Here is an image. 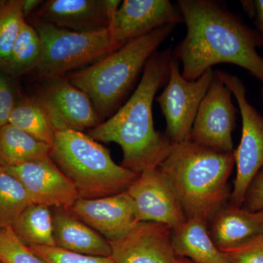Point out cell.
I'll list each match as a JSON object with an SVG mask.
<instances>
[{
    "mask_svg": "<svg viewBox=\"0 0 263 263\" xmlns=\"http://www.w3.org/2000/svg\"><path fill=\"white\" fill-rule=\"evenodd\" d=\"M186 24L183 41L173 51L183 77L195 81L218 64L243 67L263 84V58L257 48L262 36L222 5L211 0H179Z\"/></svg>",
    "mask_w": 263,
    "mask_h": 263,
    "instance_id": "cell-1",
    "label": "cell"
},
{
    "mask_svg": "<svg viewBox=\"0 0 263 263\" xmlns=\"http://www.w3.org/2000/svg\"><path fill=\"white\" fill-rule=\"evenodd\" d=\"M172 59L171 48L155 52L129 100L114 115L88 131L95 141L117 143L122 151V166L138 174L160 167L172 145L167 135L156 130L152 112L155 95L168 79Z\"/></svg>",
    "mask_w": 263,
    "mask_h": 263,
    "instance_id": "cell-2",
    "label": "cell"
},
{
    "mask_svg": "<svg viewBox=\"0 0 263 263\" xmlns=\"http://www.w3.org/2000/svg\"><path fill=\"white\" fill-rule=\"evenodd\" d=\"M233 153L216 152L190 141L172 143L160 169L176 190L186 219L212 220L230 198L228 180Z\"/></svg>",
    "mask_w": 263,
    "mask_h": 263,
    "instance_id": "cell-3",
    "label": "cell"
},
{
    "mask_svg": "<svg viewBox=\"0 0 263 263\" xmlns=\"http://www.w3.org/2000/svg\"><path fill=\"white\" fill-rule=\"evenodd\" d=\"M176 25H167L129 41L117 51L67 76L92 102L102 122L114 115L141 71L169 37Z\"/></svg>",
    "mask_w": 263,
    "mask_h": 263,
    "instance_id": "cell-4",
    "label": "cell"
},
{
    "mask_svg": "<svg viewBox=\"0 0 263 263\" xmlns=\"http://www.w3.org/2000/svg\"><path fill=\"white\" fill-rule=\"evenodd\" d=\"M50 157L80 198L124 193L139 176L116 163L106 148L83 132L56 131Z\"/></svg>",
    "mask_w": 263,
    "mask_h": 263,
    "instance_id": "cell-5",
    "label": "cell"
},
{
    "mask_svg": "<svg viewBox=\"0 0 263 263\" xmlns=\"http://www.w3.org/2000/svg\"><path fill=\"white\" fill-rule=\"evenodd\" d=\"M42 42V54L34 77L41 81L65 77L78 67L90 65L117 51L118 43L108 27L75 32L42 22H32Z\"/></svg>",
    "mask_w": 263,
    "mask_h": 263,
    "instance_id": "cell-6",
    "label": "cell"
},
{
    "mask_svg": "<svg viewBox=\"0 0 263 263\" xmlns=\"http://www.w3.org/2000/svg\"><path fill=\"white\" fill-rule=\"evenodd\" d=\"M215 72L234 95L241 115V138L233 152L236 176L230 198L231 205L241 207L251 183L263 168V117L249 103L239 78L224 71Z\"/></svg>",
    "mask_w": 263,
    "mask_h": 263,
    "instance_id": "cell-7",
    "label": "cell"
},
{
    "mask_svg": "<svg viewBox=\"0 0 263 263\" xmlns=\"http://www.w3.org/2000/svg\"><path fill=\"white\" fill-rule=\"evenodd\" d=\"M214 77L212 69L195 81H187L173 57L163 91L157 98L167 123V134L172 143L190 140L199 106Z\"/></svg>",
    "mask_w": 263,
    "mask_h": 263,
    "instance_id": "cell-8",
    "label": "cell"
},
{
    "mask_svg": "<svg viewBox=\"0 0 263 263\" xmlns=\"http://www.w3.org/2000/svg\"><path fill=\"white\" fill-rule=\"evenodd\" d=\"M232 92L216 76L199 106L190 141L216 152L233 153L237 110Z\"/></svg>",
    "mask_w": 263,
    "mask_h": 263,
    "instance_id": "cell-9",
    "label": "cell"
},
{
    "mask_svg": "<svg viewBox=\"0 0 263 263\" xmlns=\"http://www.w3.org/2000/svg\"><path fill=\"white\" fill-rule=\"evenodd\" d=\"M35 98L56 131L90 130L102 123L89 96L67 78L45 81Z\"/></svg>",
    "mask_w": 263,
    "mask_h": 263,
    "instance_id": "cell-10",
    "label": "cell"
},
{
    "mask_svg": "<svg viewBox=\"0 0 263 263\" xmlns=\"http://www.w3.org/2000/svg\"><path fill=\"white\" fill-rule=\"evenodd\" d=\"M127 192L140 222L160 223L174 230L186 220L174 186L160 167L143 171Z\"/></svg>",
    "mask_w": 263,
    "mask_h": 263,
    "instance_id": "cell-11",
    "label": "cell"
},
{
    "mask_svg": "<svg viewBox=\"0 0 263 263\" xmlns=\"http://www.w3.org/2000/svg\"><path fill=\"white\" fill-rule=\"evenodd\" d=\"M3 168L22 183L32 204L70 209L80 198L74 185L51 157Z\"/></svg>",
    "mask_w": 263,
    "mask_h": 263,
    "instance_id": "cell-12",
    "label": "cell"
},
{
    "mask_svg": "<svg viewBox=\"0 0 263 263\" xmlns=\"http://www.w3.org/2000/svg\"><path fill=\"white\" fill-rule=\"evenodd\" d=\"M121 3L117 0H48L32 15V22L75 32L107 28Z\"/></svg>",
    "mask_w": 263,
    "mask_h": 263,
    "instance_id": "cell-13",
    "label": "cell"
},
{
    "mask_svg": "<svg viewBox=\"0 0 263 263\" xmlns=\"http://www.w3.org/2000/svg\"><path fill=\"white\" fill-rule=\"evenodd\" d=\"M181 22L182 15L169 0H124L108 28L114 39L124 46L155 29Z\"/></svg>",
    "mask_w": 263,
    "mask_h": 263,
    "instance_id": "cell-14",
    "label": "cell"
},
{
    "mask_svg": "<svg viewBox=\"0 0 263 263\" xmlns=\"http://www.w3.org/2000/svg\"><path fill=\"white\" fill-rule=\"evenodd\" d=\"M67 209L108 241L125 236L140 222L127 191L100 198H79Z\"/></svg>",
    "mask_w": 263,
    "mask_h": 263,
    "instance_id": "cell-15",
    "label": "cell"
},
{
    "mask_svg": "<svg viewBox=\"0 0 263 263\" xmlns=\"http://www.w3.org/2000/svg\"><path fill=\"white\" fill-rule=\"evenodd\" d=\"M172 231L160 223L141 221L125 236L109 241L115 263H175Z\"/></svg>",
    "mask_w": 263,
    "mask_h": 263,
    "instance_id": "cell-16",
    "label": "cell"
},
{
    "mask_svg": "<svg viewBox=\"0 0 263 263\" xmlns=\"http://www.w3.org/2000/svg\"><path fill=\"white\" fill-rule=\"evenodd\" d=\"M53 238L59 248L97 257H110L108 240L65 208H52Z\"/></svg>",
    "mask_w": 263,
    "mask_h": 263,
    "instance_id": "cell-17",
    "label": "cell"
},
{
    "mask_svg": "<svg viewBox=\"0 0 263 263\" xmlns=\"http://www.w3.org/2000/svg\"><path fill=\"white\" fill-rule=\"evenodd\" d=\"M211 237L221 250L235 248L263 234V212L224 206L212 219Z\"/></svg>",
    "mask_w": 263,
    "mask_h": 263,
    "instance_id": "cell-18",
    "label": "cell"
},
{
    "mask_svg": "<svg viewBox=\"0 0 263 263\" xmlns=\"http://www.w3.org/2000/svg\"><path fill=\"white\" fill-rule=\"evenodd\" d=\"M172 240L177 257L193 263H231L212 240L208 222L201 219H186L173 230Z\"/></svg>",
    "mask_w": 263,
    "mask_h": 263,
    "instance_id": "cell-19",
    "label": "cell"
},
{
    "mask_svg": "<svg viewBox=\"0 0 263 263\" xmlns=\"http://www.w3.org/2000/svg\"><path fill=\"white\" fill-rule=\"evenodd\" d=\"M51 146L11 124L0 127V166L18 165L50 157Z\"/></svg>",
    "mask_w": 263,
    "mask_h": 263,
    "instance_id": "cell-20",
    "label": "cell"
},
{
    "mask_svg": "<svg viewBox=\"0 0 263 263\" xmlns=\"http://www.w3.org/2000/svg\"><path fill=\"white\" fill-rule=\"evenodd\" d=\"M28 247H55L53 214L51 208L32 204L12 227Z\"/></svg>",
    "mask_w": 263,
    "mask_h": 263,
    "instance_id": "cell-21",
    "label": "cell"
},
{
    "mask_svg": "<svg viewBox=\"0 0 263 263\" xmlns=\"http://www.w3.org/2000/svg\"><path fill=\"white\" fill-rule=\"evenodd\" d=\"M9 124L51 146L54 141L56 130L35 97L18 99L10 116Z\"/></svg>",
    "mask_w": 263,
    "mask_h": 263,
    "instance_id": "cell-22",
    "label": "cell"
},
{
    "mask_svg": "<svg viewBox=\"0 0 263 263\" xmlns=\"http://www.w3.org/2000/svg\"><path fill=\"white\" fill-rule=\"evenodd\" d=\"M42 54L41 37L32 25L24 22L9 60L3 70L13 77L32 72L36 68Z\"/></svg>",
    "mask_w": 263,
    "mask_h": 263,
    "instance_id": "cell-23",
    "label": "cell"
},
{
    "mask_svg": "<svg viewBox=\"0 0 263 263\" xmlns=\"http://www.w3.org/2000/svg\"><path fill=\"white\" fill-rule=\"evenodd\" d=\"M27 190L15 176L0 166V227H13L32 205Z\"/></svg>",
    "mask_w": 263,
    "mask_h": 263,
    "instance_id": "cell-24",
    "label": "cell"
},
{
    "mask_svg": "<svg viewBox=\"0 0 263 263\" xmlns=\"http://www.w3.org/2000/svg\"><path fill=\"white\" fill-rule=\"evenodd\" d=\"M26 19L22 0H5L0 9V69L3 70Z\"/></svg>",
    "mask_w": 263,
    "mask_h": 263,
    "instance_id": "cell-25",
    "label": "cell"
},
{
    "mask_svg": "<svg viewBox=\"0 0 263 263\" xmlns=\"http://www.w3.org/2000/svg\"><path fill=\"white\" fill-rule=\"evenodd\" d=\"M0 262L45 263L18 238L12 227H0Z\"/></svg>",
    "mask_w": 263,
    "mask_h": 263,
    "instance_id": "cell-26",
    "label": "cell"
},
{
    "mask_svg": "<svg viewBox=\"0 0 263 263\" xmlns=\"http://www.w3.org/2000/svg\"><path fill=\"white\" fill-rule=\"evenodd\" d=\"M45 263H115L111 257L76 253L56 247H29Z\"/></svg>",
    "mask_w": 263,
    "mask_h": 263,
    "instance_id": "cell-27",
    "label": "cell"
},
{
    "mask_svg": "<svg viewBox=\"0 0 263 263\" xmlns=\"http://www.w3.org/2000/svg\"><path fill=\"white\" fill-rule=\"evenodd\" d=\"M221 251L231 263H263V234L235 248Z\"/></svg>",
    "mask_w": 263,
    "mask_h": 263,
    "instance_id": "cell-28",
    "label": "cell"
},
{
    "mask_svg": "<svg viewBox=\"0 0 263 263\" xmlns=\"http://www.w3.org/2000/svg\"><path fill=\"white\" fill-rule=\"evenodd\" d=\"M10 76L0 69V127L9 123L18 99Z\"/></svg>",
    "mask_w": 263,
    "mask_h": 263,
    "instance_id": "cell-29",
    "label": "cell"
},
{
    "mask_svg": "<svg viewBox=\"0 0 263 263\" xmlns=\"http://www.w3.org/2000/svg\"><path fill=\"white\" fill-rule=\"evenodd\" d=\"M242 205L251 212H263V170L251 183Z\"/></svg>",
    "mask_w": 263,
    "mask_h": 263,
    "instance_id": "cell-30",
    "label": "cell"
},
{
    "mask_svg": "<svg viewBox=\"0 0 263 263\" xmlns=\"http://www.w3.org/2000/svg\"><path fill=\"white\" fill-rule=\"evenodd\" d=\"M43 2L41 0H22V12L24 18L26 19L29 15L34 14Z\"/></svg>",
    "mask_w": 263,
    "mask_h": 263,
    "instance_id": "cell-31",
    "label": "cell"
},
{
    "mask_svg": "<svg viewBox=\"0 0 263 263\" xmlns=\"http://www.w3.org/2000/svg\"><path fill=\"white\" fill-rule=\"evenodd\" d=\"M254 15L256 17V24L263 39V0L254 1Z\"/></svg>",
    "mask_w": 263,
    "mask_h": 263,
    "instance_id": "cell-32",
    "label": "cell"
},
{
    "mask_svg": "<svg viewBox=\"0 0 263 263\" xmlns=\"http://www.w3.org/2000/svg\"><path fill=\"white\" fill-rule=\"evenodd\" d=\"M175 263H193V262H192L191 261L189 260V259H187L182 258V257H176V260H175Z\"/></svg>",
    "mask_w": 263,
    "mask_h": 263,
    "instance_id": "cell-33",
    "label": "cell"
},
{
    "mask_svg": "<svg viewBox=\"0 0 263 263\" xmlns=\"http://www.w3.org/2000/svg\"><path fill=\"white\" fill-rule=\"evenodd\" d=\"M262 101H263V88L262 90Z\"/></svg>",
    "mask_w": 263,
    "mask_h": 263,
    "instance_id": "cell-34",
    "label": "cell"
},
{
    "mask_svg": "<svg viewBox=\"0 0 263 263\" xmlns=\"http://www.w3.org/2000/svg\"><path fill=\"white\" fill-rule=\"evenodd\" d=\"M0 263H2V262H0Z\"/></svg>",
    "mask_w": 263,
    "mask_h": 263,
    "instance_id": "cell-35",
    "label": "cell"
}]
</instances>
